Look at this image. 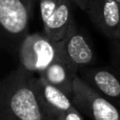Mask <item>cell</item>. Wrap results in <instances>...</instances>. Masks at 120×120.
I'll list each match as a JSON object with an SVG mask.
<instances>
[{
	"instance_id": "4",
	"label": "cell",
	"mask_w": 120,
	"mask_h": 120,
	"mask_svg": "<svg viewBox=\"0 0 120 120\" xmlns=\"http://www.w3.org/2000/svg\"><path fill=\"white\" fill-rule=\"evenodd\" d=\"M72 101L82 115L92 120H120V109L92 89L77 75L73 82Z\"/></svg>"
},
{
	"instance_id": "11",
	"label": "cell",
	"mask_w": 120,
	"mask_h": 120,
	"mask_svg": "<svg viewBox=\"0 0 120 120\" xmlns=\"http://www.w3.org/2000/svg\"><path fill=\"white\" fill-rule=\"evenodd\" d=\"M56 120H84V119H83L82 114L77 110L76 106H74L71 110H68V112L60 115Z\"/></svg>"
},
{
	"instance_id": "7",
	"label": "cell",
	"mask_w": 120,
	"mask_h": 120,
	"mask_svg": "<svg viewBox=\"0 0 120 120\" xmlns=\"http://www.w3.org/2000/svg\"><path fill=\"white\" fill-rule=\"evenodd\" d=\"M78 76L120 109V70L110 66H91L81 71Z\"/></svg>"
},
{
	"instance_id": "3",
	"label": "cell",
	"mask_w": 120,
	"mask_h": 120,
	"mask_svg": "<svg viewBox=\"0 0 120 120\" xmlns=\"http://www.w3.org/2000/svg\"><path fill=\"white\" fill-rule=\"evenodd\" d=\"M18 57L21 68L34 75H39L58 59L57 42L44 33H30L19 46Z\"/></svg>"
},
{
	"instance_id": "12",
	"label": "cell",
	"mask_w": 120,
	"mask_h": 120,
	"mask_svg": "<svg viewBox=\"0 0 120 120\" xmlns=\"http://www.w3.org/2000/svg\"><path fill=\"white\" fill-rule=\"evenodd\" d=\"M114 44V57L116 62V68L120 70V36L115 41H113Z\"/></svg>"
},
{
	"instance_id": "14",
	"label": "cell",
	"mask_w": 120,
	"mask_h": 120,
	"mask_svg": "<svg viewBox=\"0 0 120 120\" xmlns=\"http://www.w3.org/2000/svg\"><path fill=\"white\" fill-rule=\"evenodd\" d=\"M116 1H117V2H118V3H119V4H120V0H116Z\"/></svg>"
},
{
	"instance_id": "9",
	"label": "cell",
	"mask_w": 120,
	"mask_h": 120,
	"mask_svg": "<svg viewBox=\"0 0 120 120\" xmlns=\"http://www.w3.org/2000/svg\"><path fill=\"white\" fill-rule=\"evenodd\" d=\"M34 86L48 120H56L60 115L75 106L70 96L40 76H35Z\"/></svg>"
},
{
	"instance_id": "13",
	"label": "cell",
	"mask_w": 120,
	"mask_h": 120,
	"mask_svg": "<svg viewBox=\"0 0 120 120\" xmlns=\"http://www.w3.org/2000/svg\"><path fill=\"white\" fill-rule=\"evenodd\" d=\"M72 3L74 5H76L77 8H79L80 10L82 11H86V8L89 5V2L90 0H71Z\"/></svg>"
},
{
	"instance_id": "8",
	"label": "cell",
	"mask_w": 120,
	"mask_h": 120,
	"mask_svg": "<svg viewBox=\"0 0 120 120\" xmlns=\"http://www.w3.org/2000/svg\"><path fill=\"white\" fill-rule=\"evenodd\" d=\"M85 12L92 23L112 42L120 36V4L116 0H90Z\"/></svg>"
},
{
	"instance_id": "6",
	"label": "cell",
	"mask_w": 120,
	"mask_h": 120,
	"mask_svg": "<svg viewBox=\"0 0 120 120\" xmlns=\"http://www.w3.org/2000/svg\"><path fill=\"white\" fill-rule=\"evenodd\" d=\"M71 0H39L43 33L53 41L63 38L75 20Z\"/></svg>"
},
{
	"instance_id": "1",
	"label": "cell",
	"mask_w": 120,
	"mask_h": 120,
	"mask_svg": "<svg viewBox=\"0 0 120 120\" xmlns=\"http://www.w3.org/2000/svg\"><path fill=\"white\" fill-rule=\"evenodd\" d=\"M34 78V74L19 66L0 81V120H48Z\"/></svg>"
},
{
	"instance_id": "5",
	"label": "cell",
	"mask_w": 120,
	"mask_h": 120,
	"mask_svg": "<svg viewBox=\"0 0 120 120\" xmlns=\"http://www.w3.org/2000/svg\"><path fill=\"white\" fill-rule=\"evenodd\" d=\"M57 48L58 59L65 62L77 74L93 66L95 61L94 50L75 20L63 38L57 41Z\"/></svg>"
},
{
	"instance_id": "10",
	"label": "cell",
	"mask_w": 120,
	"mask_h": 120,
	"mask_svg": "<svg viewBox=\"0 0 120 120\" xmlns=\"http://www.w3.org/2000/svg\"><path fill=\"white\" fill-rule=\"evenodd\" d=\"M77 75L78 74L74 72L65 62L57 59L38 76L43 78L50 84L58 87L59 90H61L72 98L73 82Z\"/></svg>"
},
{
	"instance_id": "2",
	"label": "cell",
	"mask_w": 120,
	"mask_h": 120,
	"mask_svg": "<svg viewBox=\"0 0 120 120\" xmlns=\"http://www.w3.org/2000/svg\"><path fill=\"white\" fill-rule=\"evenodd\" d=\"M35 0H0V49L18 54L30 34Z\"/></svg>"
}]
</instances>
